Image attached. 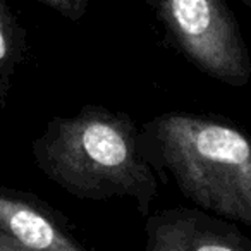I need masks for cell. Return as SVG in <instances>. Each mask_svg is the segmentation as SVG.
Instances as JSON below:
<instances>
[{
	"label": "cell",
	"instance_id": "obj_1",
	"mask_svg": "<svg viewBox=\"0 0 251 251\" xmlns=\"http://www.w3.org/2000/svg\"><path fill=\"white\" fill-rule=\"evenodd\" d=\"M43 176L79 200L131 198L143 217L158 193L153 167L143 157L140 131L129 114L83 105L55 115L31 143Z\"/></svg>",
	"mask_w": 251,
	"mask_h": 251
},
{
	"label": "cell",
	"instance_id": "obj_2",
	"mask_svg": "<svg viewBox=\"0 0 251 251\" xmlns=\"http://www.w3.org/2000/svg\"><path fill=\"white\" fill-rule=\"evenodd\" d=\"M143 157L196 206L251 227V134L206 114L165 112L140 131Z\"/></svg>",
	"mask_w": 251,
	"mask_h": 251
},
{
	"label": "cell",
	"instance_id": "obj_3",
	"mask_svg": "<svg viewBox=\"0 0 251 251\" xmlns=\"http://www.w3.org/2000/svg\"><path fill=\"white\" fill-rule=\"evenodd\" d=\"M169 45L208 77L234 88L251 79V57L226 0H150Z\"/></svg>",
	"mask_w": 251,
	"mask_h": 251
},
{
	"label": "cell",
	"instance_id": "obj_4",
	"mask_svg": "<svg viewBox=\"0 0 251 251\" xmlns=\"http://www.w3.org/2000/svg\"><path fill=\"white\" fill-rule=\"evenodd\" d=\"M145 232L147 251H251V237L232 220L213 217L200 206L148 213Z\"/></svg>",
	"mask_w": 251,
	"mask_h": 251
},
{
	"label": "cell",
	"instance_id": "obj_5",
	"mask_svg": "<svg viewBox=\"0 0 251 251\" xmlns=\"http://www.w3.org/2000/svg\"><path fill=\"white\" fill-rule=\"evenodd\" d=\"M0 229L26 251H86L67 217L29 191L0 186Z\"/></svg>",
	"mask_w": 251,
	"mask_h": 251
},
{
	"label": "cell",
	"instance_id": "obj_6",
	"mask_svg": "<svg viewBox=\"0 0 251 251\" xmlns=\"http://www.w3.org/2000/svg\"><path fill=\"white\" fill-rule=\"evenodd\" d=\"M28 33L12 11L9 0H0V84L9 90L11 77L25 62Z\"/></svg>",
	"mask_w": 251,
	"mask_h": 251
},
{
	"label": "cell",
	"instance_id": "obj_7",
	"mask_svg": "<svg viewBox=\"0 0 251 251\" xmlns=\"http://www.w3.org/2000/svg\"><path fill=\"white\" fill-rule=\"evenodd\" d=\"M35 2L52 9L71 21H79L81 18H84L90 5V0H35Z\"/></svg>",
	"mask_w": 251,
	"mask_h": 251
},
{
	"label": "cell",
	"instance_id": "obj_8",
	"mask_svg": "<svg viewBox=\"0 0 251 251\" xmlns=\"http://www.w3.org/2000/svg\"><path fill=\"white\" fill-rule=\"evenodd\" d=\"M0 251H26L21 243L0 229Z\"/></svg>",
	"mask_w": 251,
	"mask_h": 251
},
{
	"label": "cell",
	"instance_id": "obj_9",
	"mask_svg": "<svg viewBox=\"0 0 251 251\" xmlns=\"http://www.w3.org/2000/svg\"><path fill=\"white\" fill-rule=\"evenodd\" d=\"M5 93H7V91H5L4 88H2V84H0V101H4V98H5Z\"/></svg>",
	"mask_w": 251,
	"mask_h": 251
},
{
	"label": "cell",
	"instance_id": "obj_10",
	"mask_svg": "<svg viewBox=\"0 0 251 251\" xmlns=\"http://www.w3.org/2000/svg\"><path fill=\"white\" fill-rule=\"evenodd\" d=\"M241 2H243V4L246 5V7H250V9H251V0H241Z\"/></svg>",
	"mask_w": 251,
	"mask_h": 251
}]
</instances>
